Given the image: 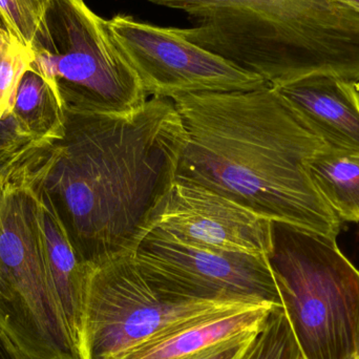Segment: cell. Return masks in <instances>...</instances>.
I'll use <instances>...</instances> for the list:
<instances>
[{
	"label": "cell",
	"mask_w": 359,
	"mask_h": 359,
	"mask_svg": "<svg viewBox=\"0 0 359 359\" xmlns=\"http://www.w3.org/2000/svg\"><path fill=\"white\" fill-rule=\"evenodd\" d=\"M65 104V133L25 176L90 268L134 252L176 179L184 130L174 101L126 114Z\"/></svg>",
	"instance_id": "obj_1"
},
{
	"label": "cell",
	"mask_w": 359,
	"mask_h": 359,
	"mask_svg": "<svg viewBox=\"0 0 359 359\" xmlns=\"http://www.w3.org/2000/svg\"><path fill=\"white\" fill-rule=\"evenodd\" d=\"M170 99L184 130L176 180L276 223L337 238L341 219L310 177L326 144L273 86Z\"/></svg>",
	"instance_id": "obj_2"
},
{
	"label": "cell",
	"mask_w": 359,
	"mask_h": 359,
	"mask_svg": "<svg viewBox=\"0 0 359 359\" xmlns=\"http://www.w3.org/2000/svg\"><path fill=\"white\" fill-rule=\"evenodd\" d=\"M200 27L190 41L278 86L316 74L359 82V13L337 0H149Z\"/></svg>",
	"instance_id": "obj_3"
},
{
	"label": "cell",
	"mask_w": 359,
	"mask_h": 359,
	"mask_svg": "<svg viewBox=\"0 0 359 359\" xmlns=\"http://www.w3.org/2000/svg\"><path fill=\"white\" fill-rule=\"evenodd\" d=\"M269 263L303 359L359 358V270L337 238L274 222Z\"/></svg>",
	"instance_id": "obj_4"
},
{
	"label": "cell",
	"mask_w": 359,
	"mask_h": 359,
	"mask_svg": "<svg viewBox=\"0 0 359 359\" xmlns=\"http://www.w3.org/2000/svg\"><path fill=\"white\" fill-rule=\"evenodd\" d=\"M0 328L25 359H82L53 290L39 198L27 178L0 206Z\"/></svg>",
	"instance_id": "obj_5"
},
{
	"label": "cell",
	"mask_w": 359,
	"mask_h": 359,
	"mask_svg": "<svg viewBox=\"0 0 359 359\" xmlns=\"http://www.w3.org/2000/svg\"><path fill=\"white\" fill-rule=\"evenodd\" d=\"M29 50L32 65L56 86L65 104L126 114L149 100L109 22L83 0H48Z\"/></svg>",
	"instance_id": "obj_6"
},
{
	"label": "cell",
	"mask_w": 359,
	"mask_h": 359,
	"mask_svg": "<svg viewBox=\"0 0 359 359\" xmlns=\"http://www.w3.org/2000/svg\"><path fill=\"white\" fill-rule=\"evenodd\" d=\"M244 305L255 304L179 294L147 276L132 253L120 255L90 268L80 354L82 359H119L170 327Z\"/></svg>",
	"instance_id": "obj_7"
},
{
	"label": "cell",
	"mask_w": 359,
	"mask_h": 359,
	"mask_svg": "<svg viewBox=\"0 0 359 359\" xmlns=\"http://www.w3.org/2000/svg\"><path fill=\"white\" fill-rule=\"evenodd\" d=\"M107 22L149 97L249 90L269 84L257 74L190 41L181 29L122 15Z\"/></svg>",
	"instance_id": "obj_8"
},
{
	"label": "cell",
	"mask_w": 359,
	"mask_h": 359,
	"mask_svg": "<svg viewBox=\"0 0 359 359\" xmlns=\"http://www.w3.org/2000/svg\"><path fill=\"white\" fill-rule=\"evenodd\" d=\"M132 257L147 276L179 294L282 307L267 257L192 247L157 229L143 238Z\"/></svg>",
	"instance_id": "obj_9"
},
{
	"label": "cell",
	"mask_w": 359,
	"mask_h": 359,
	"mask_svg": "<svg viewBox=\"0 0 359 359\" xmlns=\"http://www.w3.org/2000/svg\"><path fill=\"white\" fill-rule=\"evenodd\" d=\"M182 244L269 257L274 222L217 192L175 179L149 222Z\"/></svg>",
	"instance_id": "obj_10"
},
{
	"label": "cell",
	"mask_w": 359,
	"mask_h": 359,
	"mask_svg": "<svg viewBox=\"0 0 359 359\" xmlns=\"http://www.w3.org/2000/svg\"><path fill=\"white\" fill-rule=\"evenodd\" d=\"M273 88L327 147L359 155L358 81L316 74Z\"/></svg>",
	"instance_id": "obj_11"
},
{
	"label": "cell",
	"mask_w": 359,
	"mask_h": 359,
	"mask_svg": "<svg viewBox=\"0 0 359 359\" xmlns=\"http://www.w3.org/2000/svg\"><path fill=\"white\" fill-rule=\"evenodd\" d=\"M276 307L236 306L196 316L162 331L119 359H181L241 333L259 331Z\"/></svg>",
	"instance_id": "obj_12"
},
{
	"label": "cell",
	"mask_w": 359,
	"mask_h": 359,
	"mask_svg": "<svg viewBox=\"0 0 359 359\" xmlns=\"http://www.w3.org/2000/svg\"><path fill=\"white\" fill-rule=\"evenodd\" d=\"M36 194L39 198L40 224L48 276L72 339L80 352L90 268L76 252L52 205L46 196L37 191Z\"/></svg>",
	"instance_id": "obj_13"
},
{
	"label": "cell",
	"mask_w": 359,
	"mask_h": 359,
	"mask_svg": "<svg viewBox=\"0 0 359 359\" xmlns=\"http://www.w3.org/2000/svg\"><path fill=\"white\" fill-rule=\"evenodd\" d=\"M12 115L21 130L42 147L52 144L65 133V104L60 93L33 65L19 82Z\"/></svg>",
	"instance_id": "obj_14"
},
{
	"label": "cell",
	"mask_w": 359,
	"mask_h": 359,
	"mask_svg": "<svg viewBox=\"0 0 359 359\" xmlns=\"http://www.w3.org/2000/svg\"><path fill=\"white\" fill-rule=\"evenodd\" d=\"M310 177L341 222H359V155L326 149L309 166Z\"/></svg>",
	"instance_id": "obj_15"
},
{
	"label": "cell",
	"mask_w": 359,
	"mask_h": 359,
	"mask_svg": "<svg viewBox=\"0 0 359 359\" xmlns=\"http://www.w3.org/2000/svg\"><path fill=\"white\" fill-rule=\"evenodd\" d=\"M48 147L25 134L12 114L4 118L0 122V183L6 186L27 176Z\"/></svg>",
	"instance_id": "obj_16"
},
{
	"label": "cell",
	"mask_w": 359,
	"mask_h": 359,
	"mask_svg": "<svg viewBox=\"0 0 359 359\" xmlns=\"http://www.w3.org/2000/svg\"><path fill=\"white\" fill-rule=\"evenodd\" d=\"M32 62L29 48L12 32L0 29V122L12 114L19 82Z\"/></svg>",
	"instance_id": "obj_17"
},
{
	"label": "cell",
	"mask_w": 359,
	"mask_h": 359,
	"mask_svg": "<svg viewBox=\"0 0 359 359\" xmlns=\"http://www.w3.org/2000/svg\"><path fill=\"white\" fill-rule=\"evenodd\" d=\"M244 359H303L282 307L270 312L265 326Z\"/></svg>",
	"instance_id": "obj_18"
},
{
	"label": "cell",
	"mask_w": 359,
	"mask_h": 359,
	"mask_svg": "<svg viewBox=\"0 0 359 359\" xmlns=\"http://www.w3.org/2000/svg\"><path fill=\"white\" fill-rule=\"evenodd\" d=\"M48 0H0V12L13 34L29 48Z\"/></svg>",
	"instance_id": "obj_19"
},
{
	"label": "cell",
	"mask_w": 359,
	"mask_h": 359,
	"mask_svg": "<svg viewBox=\"0 0 359 359\" xmlns=\"http://www.w3.org/2000/svg\"><path fill=\"white\" fill-rule=\"evenodd\" d=\"M261 331L241 333L181 359H244Z\"/></svg>",
	"instance_id": "obj_20"
},
{
	"label": "cell",
	"mask_w": 359,
	"mask_h": 359,
	"mask_svg": "<svg viewBox=\"0 0 359 359\" xmlns=\"http://www.w3.org/2000/svg\"><path fill=\"white\" fill-rule=\"evenodd\" d=\"M0 359H25L1 328H0Z\"/></svg>",
	"instance_id": "obj_21"
},
{
	"label": "cell",
	"mask_w": 359,
	"mask_h": 359,
	"mask_svg": "<svg viewBox=\"0 0 359 359\" xmlns=\"http://www.w3.org/2000/svg\"><path fill=\"white\" fill-rule=\"evenodd\" d=\"M337 1L341 2L343 4L351 8L352 10L356 11L359 13V0H337Z\"/></svg>",
	"instance_id": "obj_22"
},
{
	"label": "cell",
	"mask_w": 359,
	"mask_h": 359,
	"mask_svg": "<svg viewBox=\"0 0 359 359\" xmlns=\"http://www.w3.org/2000/svg\"><path fill=\"white\" fill-rule=\"evenodd\" d=\"M0 29H8V31L12 32L10 25H8V22H6V18H4V15H2L1 12H0Z\"/></svg>",
	"instance_id": "obj_23"
},
{
	"label": "cell",
	"mask_w": 359,
	"mask_h": 359,
	"mask_svg": "<svg viewBox=\"0 0 359 359\" xmlns=\"http://www.w3.org/2000/svg\"><path fill=\"white\" fill-rule=\"evenodd\" d=\"M4 187H6V186L0 183V206H1L2 198H4Z\"/></svg>",
	"instance_id": "obj_24"
},
{
	"label": "cell",
	"mask_w": 359,
	"mask_h": 359,
	"mask_svg": "<svg viewBox=\"0 0 359 359\" xmlns=\"http://www.w3.org/2000/svg\"><path fill=\"white\" fill-rule=\"evenodd\" d=\"M359 359V358H358Z\"/></svg>",
	"instance_id": "obj_25"
}]
</instances>
